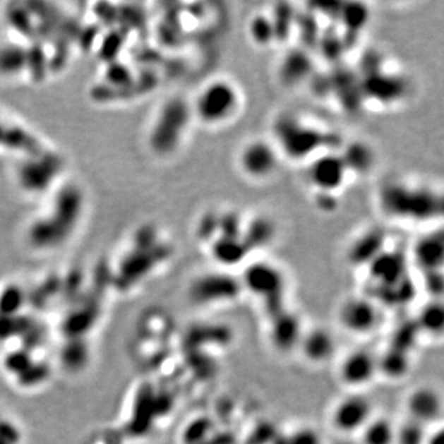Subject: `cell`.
I'll list each match as a JSON object with an SVG mask.
<instances>
[{"label":"cell","mask_w":444,"mask_h":444,"mask_svg":"<svg viewBox=\"0 0 444 444\" xmlns=\"http://www.w3.org/2000/svg\"><path fill=\"white\" fill-rule=\"evenodd\" d=\"M249 249L244 237L217 236L211 244V253L216 262L224 265H234L244 260Z\"/></svg>","instance_id":"obj_18"},{"label":"cell","mask_w":444,"mask_h":444,"mask_svg":"<svg viewBox=\"0 0 444 444\" xmlns=\"http://www.w3.org/2000/svg\"><path fill=\"white\" fill-rule=\"evenodd\" d=\"M59 171V162L56 157L41 155L32 157L31 161L23 167L20 176L26 189L40 191L49 186Z\"/></svg>","instance_id":"obj_12"},{"label":"cell","mask_w":444,"mask_h":444,"mask_svg":"<svg viewBox=\"0 0 444 444\" xmlns=\"http://www.w3.org/2000/svg\"><path fill=\"white\" fill-rule=\"evenodd\" d=\"M371 404L366 396L359 394L346 396L337 402L332 410V426L341 433L361 431L371 421Z\"/></svg>","instance_id":"obj_8"},{"label":"cell","mask_w":444,"mask_h":444,"mask_svg":"<svg viewBox=\"0 0 444 444\" xmlns=\"http://www.w3.org/2000/svg\"><path fill=\"white\" fill-rule=\"evenodd\" d=\"M28 64V56L25 51L15 46H6L0 49V73L14 76L23 71Z\"/></svg>","instance_id":"obj_25"},{"label":"cell","mask_w":444,"mask_h":444,"mask_svg":"<svg viewBox=\"0 0 444 444\" xmlns=\"http://www.w3.org/2000/svg\"><path fill=\"white\" fill-rule=\"evenodd\" d=\"M299 347L303 352L305 359L311 363L321 364L333 356L336 351V340L328 330L313 328L308 332L303 333Z\"/></svg>","instance_id":"obj_13"},{"label":"cell","mask_w":444,"mask_h":444,"mask_svg":"<svg viewBox=\"0 0 444 444\" xmlns=\"http://www.w3.org/2000/svg\"><path fill=\"white\" fill-rule=\"evenodd\" d=\"M384 242V236L379 234L378 231L368 232V234L361 236V239L353 244L352 248V258L356 260H366V258H371V262L379 256V249L381 244Z\"/></svg>","instance_id":"obj_23"},{"label":"cell","mask_w":444,"mask_h":444,"mask_svg":"<svg viewBox=\"0 0 444 444\" xmlns=\"http://www.w3.org/2000/svg\"><path fill=\"white\" fill-rule=\"evenodd\" d=\"M381 210L396 220L430 221L442 215V198L425 186L390 181L379 194Z\"/></svg>","instance_id":"obj_1"},{"label":"cell","mask_w":444,"mask_h":444,"mask_svg":"<svg viewBox=\"0 0 444 444\" xmlns=\"http://www.w3.org/2000/svg\"><path fill=\"white\" fill-rule=\"evenodd\" d=\"M379 369L384 371L386 376L391 378H397L406 373L407 368V361H406V354L404 356L401 352L392 351L386 353L383 361H378Z\"/></svg>","instance_id":"obj_27"},{"label":"cell","mask_w":444,"mask_h":444,"mask_svg":"<svg viewBox=\"0 0 444 444\" xmlns=\"http://www.w3.org/2000/svg\"><path fill=\"white\" fill-rule=\"evenodd\" d=\"M303 332L300 330L298 318L293 315L277 316L272 326V338L274 344L282 351H290L300 343Z\"/></svg>","instance_id":"obj_19"},{"label":"cell","mask_w":444,"mask_h":444,"mask_svg":"<svg viewBox=\"0 0 444 444\" xmlns=\"http://www.w3.org/2000/svg\"><path fill=\"white\" fill-rule=\"evenodd\" d=\"M337 196H335V194H331V193H318V196H316V205H318V209L323 211V212H332V211H336L337 206Z\"/></svg>","instance_id":"obj_29"},{"label":"cell","mask_w":444,"mask_h":444,"mask_svg":"<svg viewBox=\"0 0 444 444\" xmlns=\"http://www.w3.org/2000/svg\"><path fill=\"white\" fill-rule=\"evenodd\" d=\"M279 164V151L272 142L257 138L239 152V166L244 176L254 181L273 176Z\"/></svg>","instance_id":"obj_7"},{"label":"cell","mask_w":444,"mask_h":444,"mask_svg":"<svg viewBox=\"0 0 444 444\" xmlns=\"http://www.w3.org/2000/svg\"><path fill=\"white\" fill-rule=\"evenodd\" d=\"M342 328L354 335L373 332L380 321L376 304L366 298H352L342 304L338 311Z\"/></svg>","instance_id":"obj_9"},{"label":"cell","mask_w":444,"mask_h":444,"mask_svg":"<svg viewBox=\"0 0 444 444\" xmlns=\"http://www.w3.org/2000/svg\"><path fill=\"white\" fill-rule=\"evenodd\" d=\"M237 280L226 274H208L198 279L196 294L205 301L226 300L237 293ZM196 296V298H198Z\"/></svg>","instance_id":"obj_14"},{"label":"cell","mask_w":444,"mask_h":444,"mask_svg":"<svg viewBox=\"0 0 444 444\" xmlns=\"http://www.w3.org/2000/svg\"><path fill=\"white\" fill-rule=\"evenodd\" d=\"M348 174L340 153H320L308 163V179L316 193L336 194L344 186Z\"/></svg>","instance_id":"obj_6"},{"label":"cell","mask_w":444,"mask_h":444,"mask_svg":"<svg viewBox=\"0 0 444 444\" xmlns=\"http://www.w3.org/2000/svg\"><path fill=\"white\" fill-rule=\"evenodd\" d=\"M343 23L348 29H359L368 21V9L363 4L344 5L341 11Z\"/></svg>","instance_id":"obj_28"},{"label":"cell","mask_w":444,"mask_h":444,"mask_svg":"<svg viewBox=\"0 0 444 444\" xmlns=\"http://www.w3.org/2000/svg\"><path fill=\"white\" fill-rule=\"evenodd\" d=\"M361 440L363 444H395V427L386 419H371L361 430Z\"/></svg>","instance_id":"obj_21"},{"label":"cell","mask_w":444,"mask_h":444,"mask_svg":"<svg viewBox=\"0 0 444 444\" xmlns=\"http://www.w3.org/2000/svg\"><path fill=\"white\" fill-rule=\"evenodd\" d=\"M444 313L440 303H432L422 308L419 326L431 335H440L443 330Z\"/></svg>","instance_id":"obj_26"},{"label":"cell","mask_w":444,"mask_h":444,"mask_svg":"<svg viewBox=\"0 0 444 444\" xmlns=\"http://www.w3.org/2000/svg\"><path fill=\"white\" fill-rule=\"evenodd\" d=\"M274 226L268 219L265 217H257L256 220L246 224L244 227V241L247 244L248 249L253 248V246H262L268 244L273 239Z\"/></svg>","instance_id":"obj_22"},{"label":"cell","mask_w":444,"mask_h":444,"mask_svg":"<svg viewBox=\"0 0 444 444\" xmlns=\"http://www.w3.org/2000/svg\"><path fill=\"white\" fill-rule=\"evenodd\" d=\"M244 284L259 298L278 299L283 290L284 275L273 264L258 262L246 269Z\"/></svg>","instance_id":"obj_11"},{"label":"cell","mask_w":444,"mask_h":444,"mask_svg":"<svg viewBox=\"0 0 444 444\" xmlns=\"http://www.w3.org/2000/svg\"><path fill=\"white\" fill-rule=\"evenodd\" d=\"M311 69V59L301 51H295L285 56L282 64V78L285 83L295 84L308 77Z\"/></svg>","instance_id":"obj_20"},{"label":"cell","mask_w":444,"mask_h":444,"mask_svg":"<svg viewBox=\"0 0 444 444\" xmlns=\"http://www.w3.org/2000/svg\"><path fill=\"white\" fill-rule=\"evenodd\" d=\"M415 259L420 268L427 273L436 272L443 262V239L442 234H427L416 244Z\"/></svg>","instance_id":"obj_16"},{"label":"cell","mask_w":444,"mask_h":444,"mask_svg":"<svg viewBox=\"0 0 444 444\" xmlns=\"http://www.w3.org/2000/svg\"><path fill=\"white\" fill-rule=\"evenodd\" d=\"M249 37L259 47L269 46L277 39L273 21L265 15H256L248 25Z\"/></svg>","instance_id":"obj_24"},{"label":"cell","mask_w":444,"mask_h":444,"mask_svg":"<svg viewBox=\"0 0 444 444\" xmlns=\"http://www.w3.org/2000/svg\"><path fill=\"white\" fill-rule=\"evenodd\" d=\"M440 399L436 391L428 388L417 389L409 399V410L416 420L430 422L440 414Z\"/></svg>","instance_id":"obj_17"},{"label":"cell","mask_w":444,"mask_h":444,"mask_svg":"<svg viewBox=\"0 0 444 444\" xmlns=\"http://www.w3.org/2000/svg\"><path fill=\"white\" fill-rule=\"evenodd\" d=\"M340 155L348 173L364 176L376 166V151L366 142H352L344 147Z\"/></svg>","instance_id":"obj_15"},{"label":"cell","mask_w":444,"mask_h":444,"mask_svg":"<svg viewBox=\"0 0 444 444\" xmlns=\"http://www.w3.org/2000/svg\"><path fill=\"white\" fill-rule=\"evenodd\" d=\"M241 103L239 89L227 79H215L201 89L191 108L206 125H222L237 114Z\"/></svg>","instance_id":"obj_5"},{"label":"cell","mask_w":444,"mask_h":444,"mask_svg":"<svg viewBox=\"0 0 444 444\" xmlns=\"http://www.w3.org/2000/svg\"><path fill=\"white\" fill-rule=\"evenodd\" d=\"M379 371L378 359L369 351L356 349L348 353L340 366V378L348 388L359 389L376 378Z\"/></svg>","instance_id":"obj_10"},{"label":"cell","mask_w":444,"mask_h":444,"mask_svg":"<svg viewBox=\"0 0 444 444\" xmlns=\"http://www.w3.org/2000/svg\"><path fill=\"white\" fill-rule=\"evenodd\" d=\"M424 444H444V432L442 428L435 431L432 435L424 440Z\"/></svg>","instance_id":"obj_30"},{"label":"cell","mask_w":444,"mask_h":444,"mask_svg":"<svg viewBox=\"0 0 444 444\" xmlns=\"http://www.w3.org/2000/svg\"><path fill=\"white\" fill-rule=\"evenodd\" d=\"M273 132L277 150L294 161L313 160L331 141L328 133L292 114L279 116L274 122Z\"/></svg>","instance_id":"obj_3"},{"label":"cell","mask_w":444,"mask_h":444,"mask_svg":"<svg viewBox=\"0 0 444 444\" xmlns=\"http://www.w3.org/2000/svg\"><path fill=\"white\" fill-rule=\"evenodd\" d=\"M193 108L183 98H172L163 104L150 132V146L160 156L178 150L193 117Z\"/></svg>","instance_id":"obj_4"},{"label":"cell","mask_w":444,"mask_h":444,"mask_svg":"<svg viewBox=\"0 0 444 444\" xmlns=\"http://www.w3.org/2000/svg\"><path fill=\"white\" fill-rule=\"evenodd\" d=\"M83 209V196L76 186H67L54 199L49 215L36 221L30 229L31 242L39 248L62 244L78 224Z\"/></svg>","instance_id":"obj_2"}]
</instances>
